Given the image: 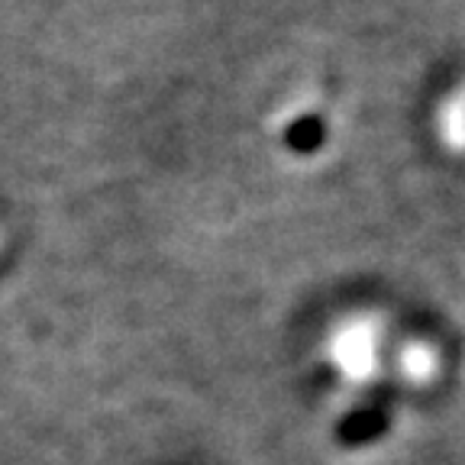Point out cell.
<instances>
[{"label":"cell","mask_w":465,"mask_h":465,"mask_svg":"<svg viewBox=\"0 0 465 465\" xmlns=\"http://www.w3.org/2000/svg\"><path fill=\"white\" fill-rule=\"evenodd\" d=\"M323 139H327V124L320 116H301V120H294L288 126L284 143L294 153H317L320 145H323Z\"/></svg>","instance_id":"obj_2"},{"label":"cell","mask_w":465,"mask_h":465,"mask_svg":"<svg viewBox=\"0 0 465 465\" xmlns=\"http://www.w3.org/2000/svg\"><path fill=\"white\" fill-rule=\"evenodd\" d=\"M388 414L381 407H356L349 411L340 423H336V436H340L342 446H365L375 443L378 436H385L388 430Z\"/></svg>","instance_id":"obj_1"}]
</instances>
